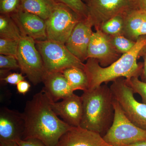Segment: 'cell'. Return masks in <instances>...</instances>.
I'll return each instance as SVG.
<instances>
[{
    "label": "cell",
    "instance_id": "cell-1",
    "mask_svg": "<svg viewBox=\"0 0 146 146\" xmlns=\"http://www.w3.org/2000/svg\"><path fill=\"white\" fill-rule=\"evenodd\" d=\"M52 101L42 90L27 101L22 113L25 129L22 139L36 138L46 146H56L61 136L73 127L55 113Z\"/></svg>",
    "mask_w": 146,
    "mask_h": 146
},
{
    "label": "cell",
    "instance_id": "cell-2",
    "mask_svg": "<svg viewBox=\"0 0 146 146\" xmlns=\"http://www.w3.org/2000/svg\"><path fill=\"white\" fill-rule=\"evenodd\" d=\"M146 46V35L141 36L130 51L122 55L107 67H102L94 58H88L84 69L89 79L88 90H94L103 83L113 82L121 78L129 80L140 77L143 63H138L137 60Z\"/></svg>",
    "mask_w": 146,
    "mask_h": 146
},
{
    "label": "cell",
    "instance_id": "cell-3",
    "mask_svg": "<svg viewBox=\"0 0 146 146\" xmlns=\"http://www.w3.org/2000/svg\"><path fill=\"white\" fill-rule=\"evenodd\" d=\"M81 97L83 114L80 127L104 136L112 125L115 115L114 98L110 87L102 84L94 90L84 91Z\"/></svg>",
    "mask_w": 146,
    "mask_h": 146
},
{
    "label": "cell",
    "instance_id": "cell-4",
    "mask_svg": "<svg viewBox=\"0 0 146 146\" xmlns=\"http://www.w3.org/2000/svg\"><path fill=\"white\" fill-rule=\"evenodd\" d=\"M113 104L115 110L114 120L109 129L103 136L105 141L112 146H127L146 141V129L131 122L115 98Z\"/></svg>",
    "mask_w": 146,
    "mask_h": 146
},
{
    "label": "cell",
    "instance_id": "cell-5",
    "mask_svg": "<svg viewBox=\"0 0 146 146\" xmlns=\"http://www.w3.org/2000/svg\"><path fill=\"white\" fill-rule=\"evenodd\" d=\"M35 44L46 72H61L71 67L85 68V64L71 53L65 44L46 39L35 41Z\"/></svg>",
    "mask_w": 146,
    "mask_h": 146
},
{
    "label": "cell",
    "instance_id": "cell-6",
    "mask_svg": "<svg viewBox=\"0 0 146 146\" xmlns=\"http://www.w3.org/2000/svg\"><path fill=\"white\" fill-rule=\"evenodd\" d=\"M114 98L131 122L146 130V104L135 99L133 89L123 78L112 82L110 86Z\"/></svg>",
    "mask_w": 146,
    "mask_h": 146
},
{
    "label": "cell",
    "instance_id": "cell-7",
    "mask_svg": "<svg viewBox=\"0 0 146 146\" xmlns=\"http://www.w3.org/2000/svg\"><path fill=\"white\" fill-rule=\"evenodd\" d=\"M81 18L67 6L56 4L50 16L46 20L47 39L65 44Z\"/></svg>",
    "mask_w": 146,
    "mask_h": 146
},
{
    "label": "cell",
    "instance_id": "cell-8",
    "mask_svg": "<svg viewBox=\"0 0 146 146\" xmlns=\"http://www.w3.org/2000/svg\"><path fill=\"white\" fill-rule=\"evenodd\" d=\"M16 58L22 73L35 85L42 82L46 72L34 39L23 36L19 42Z\"/></svg>",
    "mask_w": 146,
    "mask_h": 146
},
{
    "label": "cell",
    "instance_id": "cell-9",
    "mask_svg": "<svg viewBox=\"0 0 146 146\" xmlns=\"http://www.w3.org/2000/svg\"><path fill=\"white\" fill-rule=\"evenodd\" d=\"M86 4L87 18L96 30L111 18L137 9L133 0H90Z\"/></svg>",
    "mask_w": 146,
    "mask_h": 146
},
{
    "label": "cell",
    "instance_id": "cell-10",
    "mask_svg": "<svg viewBox=\"0 0 146 146\" xmlns=\"http://www.w3.org/2000/svg\"><path fill=\"white\" fill-rule=\"evenodd\" d=\"M25 129L23 114L3 107L0 110V145L9 146L22 139Z\"/></svg>",
    "mask_w": 146,
    "mask_h": 146
},
{
    "label": "cell",
    "instance_id": "cell-11",
    "mask_svg": "<svg viewBox=\"0 0 146 146\" xmlns=\"http://www.w3.org/2000/svg\"><path fill=\"white\" fill-rule=\"evenodd\" d=\"M121 55L113 46L109 35L100 29L93 32L88 47V59L94 58L101 66L106 67L115 62Z\"/></svg>",
    "mask_w": 146,
    "mask_h": 146
},
{
    "label": "cell",
    "instance_id": "cell-12",
    "mask_svg": "<svg viewBox=\"0 0 146 146\" xmlns=\"http://www.w3.org/2000/svg\"><path fill=\"white\" fill-rule=\"evenodd\" d=\"M93 27L88 18H81L65 44L69 51L83 63L88 59V47L94 32Z\"/></svg>",
    "mask_w": 146,
    "mask_h": 146
},
{
    "label": "cell",
    "instance_id": "cell-13",
    "mask_svg": "<svg viewBox=\"0 0 146 146\" xmlns=\"http://www.w3.org/2000/svg\"><path fill=\"white\" fill-rule=\"evenodd\" d=\"M19 28L23 36H28L35 41L47 39L46 21L32 13L19 9L10 15Z\"/></svg>",
    "mask_w": 146,
    "mask_h": 146
},
{
    "label": "cell",
    "instance_id": "cell-14",
    "mask_svg": "<svg viewBox=\"0 0 146 146\" xmlns=\"http://www.w3.org/2000/svg\"><path fill=\"white\" fill-rule=\"evenodd\" d=\"M51 106L56 114L68 124L74 127L80 126L83 104L82 97L74 94L59 102H51Z\"/></svg>",
    "mask_w": 146,
    "mask_h": 146
},
{
    "label": "cell",
    "instance_id": "cell-15",
    "mask_svg": "<svg viewBox=\"0 0 146 146\" xmlns=\"http://www.w3.org/2000/svg\"><path fill=\"white\" fill-rule=\"evenodd\" d=\"M56 146H112L100 133L80 127H73L61 136Z\"/></svg>",
    "mask_w": 146,
    "mask_h": 146
},
{
    "label": "cell",
    "instance_id": "cell-16",
    "mask_svg": "<svg viewBox=\"0 0 146 146\" xmlns=\"http://www.w3.org/2000/svg\"><path fill=\"white\" fill-rule=\"evenodd\" d=\"M42 82L44 84L43 90L54 102L64 99L74 94L61 72H46Z\"/></svg>",
    "mask_w": 146,
    "mask_h": 146
},
{
    "label": "cell",
    "instance_id": "cell-17",
    "mask_svg": "<svg viewBox=\"0 0 146 146\" xmlns=\"http://www.w3.org/2000/svg\"><path fill=\"white\" fill-rule=\"evenodd\" d=\"M123 35L136 42L141 36L146 35V11L134 9L124 16Z\"/></svg>",
    "mask_w": 146,
    "mask_h": 146
},
{
    "label": "cell",
    "instance_id": "cell-18",
    "mask_svg": "<svg viewBox=\"0 0 146 146\" xmlns=\"http://www.w3.org/2000/svg\"><path fill=\"white\" fill-rule=\"evenodd\" d=\"M56 3L51 0H21L20 9L46 20Z\"/></svg>",
    "mask_w": 146,
    "mask_h": 146
},
{
    "label": "cell",
    "instance_id": "cell-19",
    "mask_svg": "<svg viewBox=\"0 0 146 146\" xmlns=\"http://www.w3.org/2000/svg\"><path fill=\"white\" fill-rule=\"evenodd\" d=\"M61 72L65 76L74 92L76 90H82L84 92L88 90L89 79L84 69L71 67Z\"/></svg>",
    "mask_w": 146,
    "mask_h": 146
},
{
    "label": "cell",
    "instance_id": "cell-20",
    "mask_svg": "<svg viewBox=\"0 0 146 146\" xmlns=\"http://www.w3.org/2000/svg\"><path fill=\"white\" fill-rule=\"evenodd\" d=\"M23 35L10 15L0 16V37L19 41Z\"/></svg>",
    "mask_w": 146,
    "mask_h": 146
},
{
    "label": "cell",
    "instance_id": "cell-21",
    "mask_svg": "<svg viewBox=\"0 0 146 146\" xmlns=\"http://www.w3.org/2000/svg\"><path fill=\"white\" fill-rule=\"evenodd\" d=\"M124 16H118L104 23L100 29L105 34L110 35L122 34L124 26Z\"/></svg>",
    "mask_w": 146,
    "mask_h": 146
},
{
    "label": "cell",
    "instance_id": "cell-22",
    "mask_svg": "<svg viewBox=\"0 0 146 146\" xmlns=\"http://www.w3.org/2000/svg\"><path fill=\"white\" fill-rule=\"evenodd\" d=\"M109 36L115 50L121 55L130 51L136 43V42L128 39L122 34Z\"/></svg>",
    "mask_w": 146,
    "mask_h": 146
},
{
    "label": "cell",
    "instance_id": "cell-23",
    "mask_svg": "<svg viewBox=\"0 0 146 146\" xmlns=\"http://www.w3.org/2000/svg\"><path fill=\"white\" fill-rule=\"evenodd\" d=\"M56 4H63L72 9L81 18H87V7L82 0H51Z\"/></svg>",
    "mask_w": 146,
    "mask_h": 146
},
{
    "label": "cell",
    "instance_id": "cell-24",
    "mask_svg": "<svg viewBox=\"0 0 146 146\" xmlns=\"http://www.w3.org/2000/svg\"><path fill=\"white\" fill-rule=\"evenodd\" d=\"M19 42L13 39L0 38V54L13 56L16 58Z\"/></svg>",
    "mask_w": 146,
    "mask_h": 146
},
{
    "label": "cell",
    "instance_id": "cell-25",
    "mask_svg": "<svg viewBox=\"0 0 146 146\" xmlns=\"http://www.w3.org/2000/svg\"><path fill=\"white\" fill-rule=\"evenodd\" d=\"M126 80L128 85L133 89V93L139 94L143 103L146 104V82L141 81L138 77H133Z\"/></svg>",
    "mask_w": 146,
    "mask_h": 146
},
{
    "label": "cell",
    "instance_id": "cell-26",
    "mask_svg": "<svg viewBox=\"0 0 146 146\" xmlns=\"http://www.w3.org/2000/svg\"><path fill=\"white\" fill-rule=\"evenodd\" d=\"M21 0H0L1 14L11 15L20 8Z\"/></svg>",
    "mask_w": 146,
    "mask_h": 146
},
{
    "label": "cell",
    "instance_id": "cell-27",
    "mask_svg": "<svg viewBox=\"0 0 146 146\" xmlns=\"http://www.w3.org/2000/svg\"><path fill=\"white\" fill-rule=\"evenodd\" d=\"M1 70H16L20 69L18 60L16 57L11 55H0Z\"/></svg>",
    "mask_w": 146,
    "mask_h": 146
},
{
    "label": "cell",
    "instance_id": "cell-28",
    "mask_svg": "<svg viewBox=\"0 0 146 146\" xmlns=\"http://www.w3.org/2000/svg\"><path fill=\"white\" fill-rule=\"evenodd\" d=\"M25 77L22 74L13 73L9 74L5 77L1 78L6 83L11 85H17L20 82L25 80Z\"/></svg>",
    "mask_w": 146,
    "mask_h": 146
},
{
    "label": "cell",
    "instance_id": "cell-29",
    "mask_svg": "<svg viewBox=\"0 0 146 146\" xmlns=\"http://www.w3.org/2000/svg\"><path fill=\"white\" fill-rule=\"evenodd\" d=\"M16 143L18 146H46L42 141L36 138L20 139L17 140Z\"/></svg>",
    "mask_w": 146,
    "mask_h": 146
},
{
    "label": "cell",
    "instance_id": "cell-30",
    "mask_svg": "<svg viewBox=\"0 0 146 146\" xmlns=\"http://www.w3.org/2000/svg\"><path fill=\"white\" fill-rule=\"evenodd\" d=\"M31 85L28 82L23 80L16 85L17 91L19 94L25 95L27 93L30 89Z\"/></svg>",
    "mask_w": 146,
    "mask_h": 146
},
{
    "label": "cell",
    "instance_id": "cell-31",
    "mask_svg": "<svg viewBox=\"0 0 146 146\" xmlns=\"http://www.w3.org/2000/svg\"><path fill=\"white\" fill-rule=\"evenodd\" d=\"M141 56L143 59V68L141 75L140 76L141 81L146 82V46L144 48L141 53Z\"/></svg>",
    "mask_w": 146,
    "mask_h": 146
},
{
    "label": "cell",
    "instance_id": "cell-32",
    "mask_svg": "<svg viewBox=\"0 0 146 146\" xmlns=\"http://www.w3.org/2000/svg\"><path fill=\"white\" fill-rule=\"evenodd\" d=\"M137 9L146 11V0H133Z\"/></svg>",
    "mask_w": 146,
    "mask_h": 146
},
{
    "label": "cell",
    "instance_id": "cell-33",
    "mask_svg": "<svg viewBox=\"0 0 146 146\" xmlns=\"http://www.w3.org/2000/svg\"><path fill=\"white\" fill-rule=\"evenodd\" d=\"M127 146H146V141H140L137 142Z\"/></svg>",
    "mask_w": 146,
    "mask_h": 146
},
{
    "label": "cell",
    "instance_id": "cell-34",
    "mask_svg": "<svg viewBox=\"0 0 146 146\" xmlns=\"http://www.w3.org/2000/svg\"><path fill=\"white\" fill-rule=\"evenodd\" d=\"M9 146H18V145H17L16 143H15L12 144V145H11Z\"/></svg>",
    "mask_w": 146,
    "mask_h": 146
},
{
    "label": "cell",
    "instance_id": "cell-35",
    "mask_svg": "<svg viewBox=\"0 0 146 146\" xmlns=\"http://www.w3.org/2000/svg\"><path fill=\"white\" fill-rule=\"evenodd\" d=\"M82 1H84L86 2V3H87L89 1H90V0H82Z\"/></svg>",
    "mask_w": 146,
    "mask_h": 146
},
{
    "label": "cell",
    "instance_id": "cell-36",
    "mask_svg": "<svg viewBox=\"0 0 146 146\" xmlns=\"http://www.w3.org/2000/svg\"><path fill=\"white\" fill-rule=\"evenodd\" d=\"M0 146H3L2 145H0Z\"/></svg>",
    "mask_w": 146,
    "mask_h": 146
}]
</instances>
